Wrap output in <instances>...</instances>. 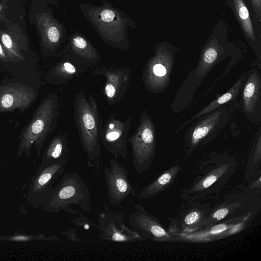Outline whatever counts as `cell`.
<instances>
[{
    "label": "cell",
    "mask_w": 261,
    "mask_h": 261,
    "mask_svg": "<svg viewBox=\"0 0 261 261\" xmlns=\"http://www.w3.org/2000/svg\"><path fill=\"white\" fill-rule=\"evenodd\" d=\"M128 222L134 229L155 241L174 239L140 204H134V211L129 214Z\"/></svg>",
    "instance_id": "8fae6325"
},
{
    "label": "cell",
    "mask_w": 261,
    "mask_h": 261,
    "mask_svg": "<svg viewBox=\"0 0 261 261\" xmlns=\"http://www.w3.org/2000/svg\"><path fill=\"white\" fill-rule=\"evenodd\" d=\"M7 1L8 0H2V2L4 3H6Z\"/></svg>",
    "instance_id": "e575fe53"
},
{
    "label": "cell",
    "mask_w": 261,
    "mask_h": 261,
    "mask_svg": "<svg viewBox=\"0 0 261 261\" xmlns=\"http://www.w3.org/2000/svg\"><path fill=\"white\" fill-rule=\"evenodd\" d=\"M240 84V83L239 84H236L234 86V87L233 88H232L229 91L227 92V93H225L224 94L219 97L216 100L214 101L207 107H206L202 111H201L199 113H198L194 117H193L191 119V120H193L195 118L201 116L203 114L210 112L212 110L215 109L216 107L219 106V105L225 103L227 101H229L232 98L233 95L238 91V87Z\"/></svg>",
    "instance_id": "cb8c5ba5"
},
{
    "label": "cell",
    "mask_w": 261,
    "mask_h": 261,
    "mask_svg": "<svg viewBox=\"0 0 261 261\" xmlns=\"http://www.w3.org/2000/svg\"><path fill=\"white\" fill-rule=\"evenodd\" d=\"M252 7L254 9L256 18L259 22L261 21V0H250Z\"/></svg>",
    "instance_id": "f1b7e54d"
},
{
    "label": "cell",
    "mask_w": 261,
    "mask_h": 261,
    "mask_svg": "<svg viewBox=\"0 0 261 261\" xmlns=\"http://www.w3.org/2000/svg\"><path fill=\"white\" fill-rule=\"evenodd\" d=\"M28 16L36 28L42 54L44 57L58 55L68 35L64 23L54 15L47 4L42 1L32 0Z\"/></svg>",
    "instance_id": "5b68a950"
},
{
    "label": "cell",
    "mask_w": 261,
    "mask_h": 261,
    "mask_svg": "<svg viewBox=\"0 0 261 261\" xmlns=\"http://www.w3.org/2000/svg\"><path fill=\"white\" fill-rule=\"evenodd\" d=\"M258 89L257 79L252 76L246 84L243 92L244 107L246 110H250L253 107L257 98Z\"/></svg>",
    "instance_id": "44dd1931"
},
{
    "label": "cell",
    "mask_w": 261,
    "mask_h": 261,
    "mask_svg": "<svg viewBox=\"0 0 261 261\" xmlns=\"http://www.w3.org/2000/svg\"><path fill=\"white\" fill-rule=\"evenodd\" d=\"M58 56L61 59L49 70L46 80L54 84H66L82 71L83 65L62 50Z\"/></svg>",
    "instance_id": "9a60e30c"
},
{
    "label": "cell",
    "mask_w": 261,
    "mask_h": 261,
    "mask_svg": "<svg viewBox=\"0 0 261 261\" xmlns=\"http://www.w3.org/2000/svg\"><path fill=\"white\" fill-rule=\"evenodd\" d=\"M128 141L132 148L134 168L142 174L149 167L153 152L154 133L150 121L142 119L137 131Z\"/></svg>",
    "instance_id": "52a82bcc"
},
{
    "label": "cell",
    "mask_w": 261,
    "mask_h": 261,
    "mask_svg": "<svg viewBox=\"0 0 261 261\" xmlns=\"http://www.w3.org/2000/svg\"><path fill=\"white\" fill-rule=\"evenodd\" d=\"M68 147L67 137L62 135L56 136L45 149L41 164L54 163L68 159Z\"/></svg>",
    "instance_id": "ac0fdd59"
},
{
    "label": "cell",
    "mask_w": 261,
    "mask_h": 261,
    "mask_svg": "<svg viewBox=\"0 0 261 261\" xmlns=\"http://www.w3.org/2000/svg\"><path fill=\"white\" fill-rule=\"evenodd\" d=\"M36 97L33 89L18 84L5 85L0 88V112H10L18 109L24 111Z\"/></svg>",
    "instance_id": "7c38bea8"
},
{
    "label": "cell",
    "mask_w": 261,
    "mask_h": 261,
    "mask_svg": "<svg viewBox=\"0 0 261 261\" xmlns=\"http://www.w3.org/2000/svg\"><path fill=\"white\" fill-rule=\"evenodd\" d=\"M79 7L105 43L119 49L129 48L127 29H135L137 24L125 12L105 0L100 6L81 3Z\"/></svg>",
    "instance_id": "6da1fadb"
},
{
    "label": "cell",
    "mask_w": 261,
    "mask_h": 261,
    "mask_svg": "<svg viewBox=\"0 0 261 261\" xmlns=\"http://www.w3.org/2000/svg\"><path fill=\"white\" fill-rule=\"evenodd\" d=\"M0 60L3 62H18L13 57L6 49L3 45L0 42Z\"/></svg>",
    "instance_id": "83f0119b"
},
{
    "label": "cell",
    "mask_w": 261,
    "mask_h": 261,
    "mask_svg": "<svg viewBox=\"0 0 261 261\" xmlns=\"http://www.w3.org/2000/svg\"><path fill=\"white\" fill-rule=\"evenodd\" d=\"M229 213V210L227 208L223 207L216 211L212 215V217L218 220L223 219Z\"/></svg>",
    "instance_id": "f546056e"
},
{
    "label": "cell",
    "mask_w": 261,
    "mask_h": 261,
    "mask_svg": "<svg viewBox=\"0 0 261 261\" xmlns=\"http://www.w3.org/2000/svg\"><path fill=\"white\" fill-rule=\"evenodd\" d=\"M227 168L226 165H222L216 169L197 185L195 188V190H200L211 187L223 174Z\"/></svg>",
    "instance_id": "d4e9b609"
},
{
    "label": "cell",
    "mask_w": 261,
    "mask_h": 261,
    "mask_svg": "<svg viewBox=\"0 0 261 261\" xmlns=\"http://www.w3.org/2000/svg\"><path fill=\"white\" fill-rule=\"evenodd\" d=\"M99 238L114 242H131L144 240L146 236L140 231L129 228L123 218L113 213H103L98 219Z\"/></svg>",
    "instance_id": "9c48e42d"
},
{
    "label": "cell",
    "mask_w": 261,
    "mask_h": 261,
    "mask_svg": "<svg viewBox=\"0 0 261 261\" xmlns=\"http://www.w3.org/2000/svg\"><path fill=\"white\" fill-rule=\"evenodd\" d=\"M219 46L217 42L213 41L206 47L203 54L202 61L205 65L212 64L217 59L218 55Z\"/></svg>",
    "instance_id": "484cf974"
},
{
    "label": "cell",
    "mask_w": 261,
    "mask_h": 261,
    "mask_svg": "<svg viewBox=\"0 0 261 261\" xmlns=\"http://www.w3.org/2000/svg\"><path fill=\"white\" fill-rule=\"evenodd\" d=\"M74 117L81 144L87 155V166L97 170L100 153L101 120L95 99L90 95L88 100L82 90L75 96Z\"/></svg>",
    "instance_id": "7a4b0ae2"
},
{
    "label": "cell",
    "mask_w": 261,
    "mask_h": 261,
    "mask_svg": "<svg viewBox=\"0 0 261 261\" xmlns=\"http://www.w3.org/2000/svg\"><path fill=\"white\" fill-rule=\"evenodd\" d=\"M180 167L176 166L166 171L152 182L144 187L137 195L139 199L150 198L167 188L172 182Z\"/></svg>",
    "instance_id": "d6986e66"
},
{
    "label": "cell",
    "mask_w": 261,
    "mask_h": 261,
    "mask_svg": "<svg viewBox=\"0 0 261 261\" xmlns=\"http://www.w3.org/2000/svg\"><path fill=\"white\" fill-rule=\"evenodd\" d=\"M243 223L220 224L211 228L194 232H184L177 234L179 240L193 242L214 241L228 237L240 231L243 227Z\"/></svg>",
    "instance_id": "2e32d148"
},
{
    "label": "cell",
    "mask_w": 261,
    "mask_h": 261,
    "mask_svg": "<svg viewBox=\"0 0 261 261\" xmlns=\"http://www.w3.org/2000/svg\"><path fill=\"white\" fill-rule=\"evenodd\" d=\"M95 71L97 74H104L107 80L104 93L108 100L112 105L120 100L128 84L129 71L124 68H109L102 67Z\"/></svg>",
    "instance_id": "5bb4252c"
},
{
    "label": "cell",
    "mask_w": 261,
    "mask_h": 261,
    "mask_svg": "<svg viewBox=\"0 0 261 261\" xmlns=\"http://www.w3.org/2000/svg\"><path fill=\"white\" fill-rule=\"evenodd\" d=\"M68 159L54 163L40 164L29 183L27 200L37 209L47 197L54 184L63 173Z\"/></svg>",
    "instance_id": "8992f818"
},
{
    "label": "cell",
    "mask_w": 261,
    "mask_h": 261,
    "mask_svg": "<svg viewBox=\"0 0 261 261\" xmlns=\"http://www.w3.org/2000/svg\"><path fill=\"white\" fill-rule=\"evenodd\" d=\"M215 118H209L195 128L192 136V142L193 144H197L208 134L214 125Z\"/></svg>",
    "instance_id": "603a6c76"
},
{
    "label": "cell",
    "mask_w": 261,
    "mask_h": 261,
    "mask_svg": "<svg viewBox=\"0 0 261 261\" xmlns=\"http://www.w3.org/2000/svg\"><path fill=\"white\" fill-rule=\"evenodd\" d=\"M201 217L200 213L193 211L188 214L184 218V222L187 225H192L197 222Z\"/></svg>",
    "instance_id": "4316f807"
},
{
    "label": "cell",
    "mask_w": 261,
    "mask_h": 261,
    "mask_svg": "<svg viewBox=\"0 0 261 261\" xmlns=\"http://www.w3.org/2000/svg\"><path fill=\"white\" fill-rule=\"evenodd\" d=\"M236 16L245 36L251 41H254L255 36L249 12L243 0H233Z\"/></svg>",
    "instance_id": "ffe728a7"
},
{
    "label": "cell",
    "mask_w": 261,
    "mask_h": 261,
    "mask_svg": "<svg viewBox=\"0 0 261 261\" xmlns=\"http://www.w3.org/2000/svg\"><path fill=\"white\" fill-rule=\"evenodd\" d=\"M75 229H71L66 232H63L62 234L67 236V239L73 241H79L80 239L77 237Z\"/></svg>",
    "instance_id": "1f68e13d"
},
{
    "label": "cell",
    "mask_w": 261,
    "mask_h": 261,
    "mask_svg": "<svg viewBox=\"0 0 261 261\" xmlns=\"http://www.w3.org/2000/svg\"><path fill=\"white\" fill-rule=\"evenodd\" d=\"M59 239L56 236H45L42 233L31 235L22 233H17L12 236H1L0 240L12 242H29L33 241H52Z\"/></svg>",
    "instance_id": "7402d4cb"
},
{
    "label": "cell",
    "mask_w": 261,
    "mask_h": 261,
    "mask_svg": "<svg viewBox=\"0 0 261 261\" xmlns=\"http://www.w3.org/2000/svg\"><path fill=\"white\" fill-rule=\"evenodd\" d=\"M71 205L79 206L83 211H91L88 186L77 173L66 172L53 186L40 207L43 211L51 213L63 211L70 214H78L71 208Z\"/></svg>",
    "instance_id": "3957f363"
},
{
    "label": "cell",
    "mask_w": 261,
    "mask_h": 261,
    "mask_svg": "<svg viewBox=\"0 0 261 261\" xmlns=\"http://www.w3.org/2000/svg\"><path fill=\"white\" fill-rule=\"evenodd\" d=\"M6 30H0V40L8 52L18 61L24 59L23 51H28V42L24 35L16 24L8 23Z\"/></svg>",
    "instance_id": "e0dca14e"
},
{
    "label": "cell",
    "mask_w": 261,
    "mask_h": 261,
    "mask_svg": "<svg viewBox=\"0 0 261 261\" xmlns=\"http://www.w3.org/2000/svg\"><path fill=\"white\" fill-rule=\"evenodd\" d=\"M130 117L125 122L111 117L101 128L100 139L105 149L115 159L127 158V143Z\"/></svg>",
    "instance_id": "30bf717a"
},
{
    "label": "cell",
    "mask_w": 261,
    "mask_h": 261,
    "mask_svg": "<svg viewBox=\"0 0 261 261\" xmlns=\"http://www.w3.org/2000/svg\"><path fill=\"white\" fill-rule=\"evenodd\" d=\"M154 73L157 76H164L166 73L164 66L160 64H155L153 68Z\"/></svg>",
    "instance_id": "4dcf8cb0"
},
{
    "label": "cell",
    "mask_w": 261,
    "mask_h": 261,
    "mask_svg": "<svg viewBox=\"0 0 261 261\" xmlns=\"http://www.w3.org/2000/svg\"><path fill=\"white\" fill-rule=\"evenodd\" d=\"M59 106L56 94H50L42 101L30 123L19 135L17 156L24 154L29 158L33 145L35 147L37 156H41L46 139L56 124Z\"/></svg>",
    "instance_id": "277c9868"
},
{
    "label": "cell",
    "mask_w": 261,
    "mask_h": 261,
    "mask_svg": "<svg viewBox=\"0 0 261 261\" xmlns=\"http://www.w3.org/2000/svg\"><path fill=\"white\" fill-rule=\"evenodd\" d=\"M105 179L109 203L119 205L135 191L129 179L128 170L116 160L110 159V167L104 169Z\"/></svg>",
    "instance_id": "ba28073f"
},
{
    "label": "cell",
    "mask_w": 261,
    "mask_h": 261,
    "mask_svg": "<svg viewBox=\"0 0 261 261\" xmlns=\"http://www.w3.org/2000/svg\"><path fill=\"white\" fill-rule=\"evenodd\" d=\"M36 1H39L43 2L46 4H51L53 5H55V6L57 7L58 8H60V4L59 2L60 0H36Z\"/></svg>",
    "instance_id": "836d02e7"
},
{
    "label": "cell",
    "mask_w": 261,
    "mask_h": 261,
    "mask_svg": "<svg viewBox=\"0 0 261 261\" xmlns=\"http://www.w3.org/2000/svg\"><path fill=\"white\" fill-rule=\"evenodd\" d=\"M6 8L7 6L5 3L2 2V3H0V20L5 21L7 19L4 16V10Z\"/></svg>",
    "instance_id": "d6a6232c"
},
{
    "label": "cell",
    "mask_w": 261,
    "mask_h": 261,
    "mask_svg": "<svg viewBox=\"0 0 261 261\" xmlns=\"http://www.w3.org/2000/svg\"><path fill=\"white\" fill-rule=\"evenodd\" d=\"M62 51L68 53L83 65H92L98 63V52L90 41L81 33L75 31L68 34Z\"/></svg>",
    "instance_id": "4fadbf2b"
}]
</instances>
